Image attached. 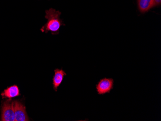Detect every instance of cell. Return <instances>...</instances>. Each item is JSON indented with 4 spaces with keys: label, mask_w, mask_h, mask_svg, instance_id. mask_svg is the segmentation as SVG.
<instances>
[{
    "label": "cell",
    "mask_w": 161,
    "mask_h": 121,
    "mask_svg": "<svg viewBox=\"0 0 161 121\" xmlns=\"http://www.w3.org/2000/svg\"><path fill=\"white\" fill-rule=\"evenodd\" d=\"M138 6L140 12L144 13L153 7V0H138Z\"/></svg>",
    "instance_id": "obj_7"
},
{
    "label": "cell",
    "mask_w": 161,
    "mask_h": 121,
    "mask_svg": "<svg viewBox=\"0 0 161 121\" xmlns=\"http://www.w3.org/2000/svg\"><path fill=\"white\" fill-rule=\"evenodd\" d=\"M55 74L53 76V88L56 92L58 90V87L60 86L65 76L67 75L66 73L64 70L61 69H56L54 70Z\"/></svg>",
    "instance_id": "obj_5"
},
{
    "label": "cell",
    "mask_w": 161,
    "mask_h": 121,
    "mask_svg": "<svg viewBox=\"0 0 161 121\" xmlns=\"http://www.w3.org/2000/svg\"><path fill=\"white\" fill-rule=\"evenodd\" d=\"M1 121H15L13 102L10 99L3 102L2 106Z\"/></svg>",
    "instance_id": "obj_2"
},
{
    "label": "cell",
    "mask_w": 161,
    "mask_h": 121,
    "mask_svg": "<svg viewBox=\"0 0 161 121\" xmlns=\"http://www.w3.org/2000/svg\"><path fill=\"white\" fill-rule=\"evenodd\" d=\"M114 80L112 78H104L101 79L96 85V89L98 95L109 93L114 88Z\"/></svg>",
    "instance_id": "obj_3"
},
{
    "label": "cell",
    "mask_w": 161,
    "mask_h": 121,
    "mask_svg": "<svg viewBox=\"0 0 161 121\" xmlns=\"http://www.w3.org/2000/svg\"><path fill=\"white\" fill-rule=\"evenodd\" d=\"M45 18L47 19V22L41 29L42 32L47 33L51 31L53 35L59 33V30L63 24L62 20L60 19L61 12L53 8H50L46 11Z\"/></svg>",
    "instance_id": "obj_1"
},
{
    "label": "cell",
    "mask_w": 161,
    "mask_h": 121,
    "mask_svg": "<svg viewBox=\"0 0 161 121\" xmlns=\"http://www.w3.org/2000/svg\"><path fill=\"white\" fill-rule=\"evenodd\" d=\"M13 102L14 109L15 121H29L25 106L18 101H14Z\"/></svg>",
    "instance_id": "obj_4"
},
{
    "label": "cell",
    "mask_w": 161,
    "mask_h": 121,
    "mask_svg": "<svg viewBox=\"0 0 161 121\" xmlns=\"http://www.w3.org/2000/svg\"><path fill=\"white\" fill-rule=\"evenodd\" d=\"M3 98H12L16 96L20 95L19 89L17 85H14L12 86L8 87L7 89H5L1 94Z\"/></svg>",
    "instance_id": "obj_6"
},
{
    "label": "cell",
    "mask_w": 161,
    "mask_h": 121,
    "mask_svg": "<svg viewBox=\"0 0 161 121\" xmlns=\"http://www.w3.org/2000/svg\"><path fill=\"white\" fill-rule=\"evenodd\" d=\"M161 0H153V6H157L161 4Z\"/></svg>",
    "instance_id": "obj_8"
}]
</instances>
